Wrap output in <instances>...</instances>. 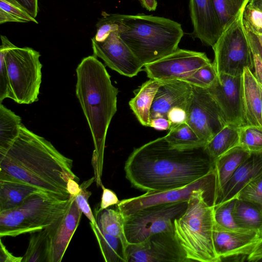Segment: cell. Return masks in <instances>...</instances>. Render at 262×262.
<instances>
[{
  "instance_id": "1",
  "label": "cell",
  "mask_w": 262,
  "mask_h": 262,
  "mask_svg": "<svg viewBox=\"0 0 262 262\" xmlns=\"http://www.w3.org/2000/svg\"><path fill=\"white\" fill-rule=\"evenodd\" d=\"M125 177L135 188L158 191L187 185L214 170V162L204 146L171 147L164 136L135 148L127 159Z\"/></svg>"
},
{
  "instance_id": "2",
  "label": "cell",
  "mask_w": 262,
  "mask_h": 262,
  "mask_svg": "<svg viewBox=\"0 0 262 262\" xmlns=\"http://www.w3.org/2000/svg\"><path fill=\"white\" fill-rule=\"evenodd\" d=\"M73 160L50 142L22 124L10 147L0 154V178L29 184L61 200L70 197L67 183L79 179L72 170Z\"/></svg>"
},
{
  "instance_id": "3",
  "label": "cell",
  "mask_w": 262,
  "mask_h": 262,
  "mask_svg": "<svg viewBox=\"0 0 262 262\" xmlns=\"http://www.w3.org/2000/svg\"><path fill=\"white\" fill-rule=\"evenodd\" d=\"M76 95L90 129L94 150L92 164L101 180L107 132L117 112L118 90L95 55L83 58L76 70Z\"/></svg>"
},
{
  "instance_id": "4",
  "label": "cell",
  "mask_w": 262,
  "mask_h": 262,
  "mask_svg": "<svg viewBox=\"0 0 262 262\" xmlns=\"http://www.w3.org/2000/svg\"><path fill=\"white\" fill-rule=\"evenodd\" d=\"M120 38L144 65L176 51L184 35L179 23L170 19L138 14H115Z\"/></svg>"
},
{
  "instance_id": "5",
  "label": "cell",
  "mask_w": 262,
  "mask_h": 262,
  "mask_svg": "<svg viewBox=\"0 0 262 262\" xmlns=\"http://www.w3.org/2000/svg\"><path fill=\"white\" fill-rule=\"evenodd\" d=\"M175 235L189 261L220 262L214 245V196L194 190L185 212L173 222Z\"/></svg>"
},
{
  "instance_id": "6",
  "label": "cell",
  "mask_w": 262,
  "mask_h": 262,
  "mask_svg": "<svg viewBox=\"0 0 262 262\" xmlns=\"http://www.w3.org/2000/svg\"><path fill=\"white\" fill-rule=\"evenodd\" d=\"M70 197L61 200L43 191L35 192L18 207L0 212V237L16 236L41 230L66 212Z\"/></svg>"
},
{
  "instance_id": "7",
  "label": "cell",
  "mask_w": 262,
  "mask_h": 262,
  "mask_svg": "<svg viewBox=\"0 0 262 262\" xmlns=\"http://www.w3.org/2000/svg\"><path fill=\"white\" fill-rule=\"evenodd\" d=\"M249 0H246L235 16L225 26L212 47L213 62L218 75L241 76L246 68L253 73V57L243 22V13Z\"/></svg>"
},
{
  "instance_id": "8",
  "label": "cell",
  "mask_w": 262,
  "mask_h": 262,
  "mask_svg": "<svg viewBox=\"0 0 262 262\" xmlns=\"http://www.w3.org/2000/svg\"><path fill=\"white\" fill-rule=\"evenodd\" d=\"M40 56L31 48L16 46L6 55L10 99L18 104H29L38 100L42 78Z\"/></svg>"
},
{
  "instance_id": "9",
  "label": "cell",
  "mask_w": 262,
  "mask_h": 262,
  "mask_svg": "<svg viewBox=\"0 0 262 262\" xmlns=\"http://www.w3.org/2000/svg\"><path fill=\"white\" fill-rule=\"evenodd\" d=\"M188 201L146 207L124 217V230L129 244H137L150 236L174 230V220L186 210Z\"/></svg>"
},
{
  "instance_id": "10",
  "label": "cell",
  "mask_w": 262,
  "mask_h": 262,
  "mask_svg": "<svg viewBox=\"0 0 262 262\" xmlns=\"http://www.w3.org/2000/svg\"><path fill=\"white\" fill-rule=\"evenodd\" d=\"M211 62L204 52L177 49L170 54L144 65L149 79L165 82L183 80Z\"/></svg>"
},
{
  "instance_id": "11",
  "label": "cell",
  "mask_w": 262,
  "mask_h": 262,
  "mask_svg": "<svg viewBox=\"0 0 262 262\" xmlns=\"http://www.w3.org/2000/svg\"><path fill=\"white\" fill-rule=\"evenodd\" d=\"M186 123L205 145L227 124L208 90L194 85L187 109Z\"/></svg>"
},
{
  "instance_id": "12",
  "label": "cell",
  "mask_w": 262,
  "mask_h": 262,
  "mask_svg": "<svg viewBox=\"0 0 262 262\" xmlns=\"http://www.w3.org/2000/svg\"><path fill=\"white\" fill-rule=\"evenodd\" d=\"M203 189L214 196L215 178L213 171L185 186L164 191H148L141 195L120 201L117 209L124 217L143 208L161 204L188 201L192 192Z\"/></svg>"
},
{
  "instance_id": "13",
  "label": "cell",
  "mask_w": 262,
  "mask_h": 262,
  "mask_svg": "<svg viewBox=\"0 0 262 262\" xmlns=\"http://www.w3.org/2000/svg\"><path fill=\"white\" fill-rule=\"evenodd\" d=\"M127 262H188L174 231L153 234L142 242L129 244Z\"/></svg>"
},
{
  "instance_id": "14",
  "label": "cell",
  "mask_w": 262,
  "mask_h": 262,
  "mask_svg": "<svg viewBox=\"0 0 262 262\" xmlns=\"http://www.w3.org/2000/svg\"><path fill=\"white\" fill-rule=\"evenodd\" d=\"M207 90L220 108L227 124L238 128L246 125L242 75L220 74L215 82Z\"/></svg>"
},
{
  "instance_id": "15",
  "label": "cell",
  "mask_w": 262,
  "mask_h": 262,
  "mask_svg": "<svg viewBox=\"0 0 262 262\" xmlns=\"http://www.w3.org/2000/svg\"><path fill=\"white\" fill-rule=\"evenodd\" d=\"M94 55L103 60L105 65L123 76H136L144 64L136 57L119 37L118 31L111 33L102 42L92 39Z\"/></svg>"
},
{
  "instance_id": "16",
  "label": "cell",
  "mask_w": 262,
  "mask_h": 262,
  "mask_svg": "<svg viewBox=\"0 0 262 262\" xmlns=\"http://www.w3.org/2000/svg\"><path fill=\"white\" fill-rule=\"evenodd\" d=\"M82 213L76 204L75 196L71 195V201L64 214L45 228L49 246L47 262L61 261L79 225Z\"/></svg>"
},
{
  "instance_id": "17",
  "label": "cell",
  "mask_w": 262,
  "mask_h": 262,
  "mask_svg": "<svg viewBox=\"0 0 262 262\" xmlns=\"http://www.w3.org/2000/svg\"><path fill=\"white\" fill-rule=\"evenodd\" d=\"M260 234L249 230H234L225 228L215 222L213 242L215 251L223 258L247 256L257 244Z\"/></svg>"
},
{
  "instance_id": "18",
  "label": "cell",
  "mask_w": 262,
  "mask_h": 262,
  "mask_svg": "<svg viewBox=\"0 0 262 262\" xmlns=\"http://www.w3.org/2000/svg\"><path fill=\"white\" fill-rule=\"evenodd\" d=\"M189 10L193 26L191 36L204 45L213 47L223 28L212 0H190Z\"/></svg>"
},
{
  "instance_id": "19",
  "label": "cell",
  "mask_w": 262,
  "mask_h": 262,
  "mask_svg": "<svg viewBox=\"0 0 262 262\" xmlns=\"http://www.w3.org/2000/svg\"><path fill=\"white\" fill-rule=\"evenodd\" d=\"M192 92V85L185 81L163 82L154 98L150 119L158 117L167 118L169 111L175 106L182 107L187 111Z\"/></svg>"
},
{
  "instance_id": "20",
  "label": "cell",
  "mask_w": 262,
  "mask_h": 262,
  "mask_svg": "<svg viewBox=\"0 0 262 262\" xmlns=\"http://www.w3.org/2000/svg\"><path fill=\"white\" fill-rule=\"evenodd\" d=\"M242 83L246 125L262 128V86L249 68L242 75Z\"/></svg>"
},
{
  "instance_id": "21",
  "label": "cell",
  "mask_w": 262,
  "mask_h": 262,
  "mask_svg": "<svg viewBox=\"0 0 262 262\" xmlns=\"http://www.w3.org/2000/svg\"><path fill=\"white\" fill-rule=\"evenodd\" d=\"M261 173L262 150L251 152L225 185L216 205L233 199L246 184Z\"/></svg>"
},
{
  "instance_id": "22",
  "label": "cell",
  "mask_w": 262,
  "mask_h": 262,
  "mask_svg": "<svg viewBox=\"0 0 262 262\" xmlns=\"http://www.w3.org/2000/svg\"><path fill=\"white\" fill-rule=\"evenodd\" d=\"M251 152L236 146L219 157L214 162L215 178L214 206L220 198L223 189L238 167L250 156Z\"/></svg>"
},
{
  "instance_id": "23",
  "label": "cell",
  "mask_w": 262,
  "mask_h": 262,
  "mask_svg": "<svg viewBox=\"0 0 262 262\" xmlns=\"http://www.w3.org/2000/svg\"><path fill=\"white\" fill-rule=\"evenodd\" d=\"M42 191L25 182L0 178V212L20 206L33 193Z\"/></svg>"
},
{
  "instance_id": "24",
  "label": "cell",
  "mask_w": 262,
  "mask_h": 262,
  "mask_svg": "<svg viewBox=\"0 0 262 262\" xmlns=\"http://www.w3.org/2000/svg\"><path fill=\"white\" fill-rule=\"evenodd\" d=\"M163 82L149 79L136 90L129 105L140 123L148 126L151 107L156 94Z\"/></svg>"
},
{
  "instance_id": "25",
  "label": "cell",
  "mask_w": 262,
  "mask_h": 262,
  "mask_svg": "<svg viewBox=\"0 0 262 262\" xmlns=\"http://www.w3.org/2000/svg\"><path fill=\"white\" fill-rule=\"evenodd\" d=\"M101 252L106 262H127L126 247L119 238L104 232L97 223H90Z\"/></svg>"
},
{
  "instance_id": "26",
  "label": "cell",
  "mask_w": 262,
  "mask_h": 262,
  "mask_svg": "<svg viewBox=\"0 0 262 262\" xmlns=\"http://www.w3.org/2000/svg\"><path fill=\"white\" fill-rule=\"evenodd\" d=\"M239 128L225 125L205 145L208 156L214 161L230 149L238 146Z\"/></svg>"
},
{
  "instance_id": "27",
  "label": "cell",
  "mask_w": 262,
  "mask_h": 262,
  "mask_svg": "<svg viewBox=\"0 0 262 262\" xmlns=\"http://www.w3.org/2000/svg\"><path fill=\"white\" fill-rule=\"evenodd\" d=\"M232 214L240 228L262 233V211L253 204L235 198Z\"/></svg>"
},
{
  "instance_id": "28",
  "label": "cell",
  "mask_w": 262,
  "mask_h": 262,
  "mask_svg": "<svg viewBox=\"0 0 262 262\" xmlns=\"http://www.w3.org/2000/svg\"><path fill=\"white\" fill-rule=\"evenodd\" d=\"M21 119L13 112L0 104V154L4 153L18 136Z\"/></svg>"
},
{
  "instance_id": "29",
  "label": "cell",
  "mask_w": 262,
  "mask_h": 262,
  "mask_svg": "<svg viewBox=\"0 0 262 262\" xmlns=\"http://www.w3.org/2000/svg\"><path fill=\"white\" fill-rule=\"evenodd\" d=\"M164 137L169 145L176 148L192 149L205 145V143L187 123L170 128Z\"/></svg>"
},
{
  "instance_id": "30",
  "label": "cell",
  "mask_w": 262,
  "mask_h": 262,
  "mask_svg": "<svg viewBox=\"0 0 262 262\" xmlns=\"http://www.w3.org/2000/svg\"><path fill=\"white\" fill-rule=\"evenodd\" d=\"M99 227L105 233L120 238L126 247L129 244L124 230L125 219L118 210L105 209L95 216Z\"/></svg>"
},
{
  "instance_id": "31",
  "label": "cell",
  "mask_w": 262,
  "mask_h": 262,
  "mask_svg": "<svg viewBox=\"0 0 262 262\" xmlns=\"http://www.w3.org/2000/svg\"><path fill=\"white\" fill-rule=\"evenodd\" d=\"M48 250V239L45 229L31 233L28 247L21 262H47Z\"/></svg>"
},
{
  "instance_id": "32",
  "label": "cell",
  "mask_w": 262,
  "mask_h": 262,
  "mask_svg": "<svg viewBox=\"0 0 262 262\" xmlns=\"http://www.w3.org/2000/svg\"><path fill=\"white\" fill-rule=\"evenodd\" d=\"M38 24L17 0H0V24L9 22Z\"/></svg>"
},
{
  "instance_id": "33",
  "label": "cell",
  "mask_w": 262,
  "mask_h": 262,
  "mask_svg": "<svg viewBox=\"0 0 262 262\" xmlns=\"http://www.w3.org/2000/svg\"><path fill=\"white\" fill-rule=\"evenodd\" d=\"M0 46V102L6 98H11L9 78L6 63L5 57L8 50L15 47L5 35H1Z\"/></svg>"
},
{
  "instance_id": "34",
  "label": "cell",
  "mask_w": 262,
  "mask_h": 262,
  "mask_svg": "<svg viewBox=\"0 0 262 262\" xmlns=\"http://www.w3.org/2000/svg\"><path fill=\"white\" fill-rule=\"evenodd\" d=\"M238 146L251 152L262 150V128L251 125L239 128Z\"/></svg>"
},
{
  "instance_id": "35",
  "label": "cell",
  "mask_w": 262,
  "mask_h": 262,
  "mask_svg": "<svg viewBox=\"0 0 262 262\" xmlns=\"http://www.w3.org/2000/svg\"><path fill=\"white\" fill-rule=\"evenodd\" d=\"M235 198L250 203L262 211V173L246 184Z\"/></svg>"
},
{
  "instance_id": "36",
  "label": "cell",
  "mask_w": 262,
  "mask_h": 262,
  "mask_svg": "<svg viewBox=\"0 0 262 262\" xmlns=\"http://www.w3.org/2000/svg\"><path fill=\"white\" fill-rule=\"evenodd\" d=\"M246 0H212L223 29L237 14Z\"/></svg>"
},
{
  "instance_id": "37",
  "label": "cell",
  "mask_w": 262,
  "mask_h": 262,
  "mask_svg": "<svg viewBox=\"0 0 262 262\" xmlns=\"http://www.w3.org/2000/svg\"><path fill=\"white\" fill-rule=\"evenodd\" d=\"M217 77L215 66L210 62L197 70L184 81L192 85L208 89L215 82Z\"/></svg>"
},
{
  "instance_id": "38",
  "label": "cell",
  "mask_w": 262,
  "mask_h": 262,
  "mask_svg": "<svg viewBox=\"0 0 262 262\" xmlns=\"http://www.w3.org/2000/svg\"><path fill=\"white\" fill-rule=\"evenodd\" d=\"M234 202L235 199H233L214 206L215 222L219 225L230 229L244 230L236 224L233 218L232 211Z\"/></svg>"
},
{
  "instance_id": "39",
  "label": "cell",
  "mask_w": 262,
  "mask_h": 262,
  "mask_svg": "<svg viewBox=\"0 0 262 262\" xmlns=\"http://www.w3.org/2000/svg\"><path fill=\"white\" fill-rule=\"evenodd\" d=\"M245 28L252 33L262 34V10L251 6L249 2L243 13Z\"/></svg>"
},
{
  "instance_id": "40",
  "label": "cell",
  "mask_w": 262,
  "mask_h": 262,
  "mask_svg": "<svg viewBox=\"0 0 262 262\" xmlns=\"http://www.w3.org/2000/svg\"><path fill=\"white\" fill-rule=\"evenodd\" d=\"M94 181H95V177L84 181L80 185V192L75 196V201L77 206L80 209L82 213L90 220V223L92 224L96 223V220L88 203V200L91 195V192L88 191L87 188Z\"/></svg>"
},
{
  "instance_id": "41",
  "label": "cell",
  "mask_w": 262,
  "mask_h": 262,
  "mask_svg": "<svg viewBox=\"0 0 262 262\" xmlns=\"http://www.w3.org/2000/svg\"><path fill=\"white\" fill-rule=\"evenodd\" d=\"M97 31L92 38L97 42L104 41L112 32L118 31L119 26L116 21L115 14H105L96 24Z\"/></svg>"
},
{
  "instance_id": "42",
  "label": "cell",
  "mask_w": 262,
  "mask_h": 262,
  "mask_svg": "<svg viewBox=\"0 0 262 262\" xmlns=\"http://www.w3.org/2000/svg\"><path fill=\"white\" fill-rule=\"evenodd\" d=\"M246 30L253 57V74L257 81L262 86V53L259 43L256 36L246 29Z\"/></svg>"
},
{
  "instance_id": "43",
  "label": "cell",
  "mask_w": 262,
  "mask_h": 262,
  "mask_svg": "<svg viewBox=\"0 0 262 262\" xmlns=\"http://www.w3.org/2000/svg\"><path fill=\"white\" fill-rule=\"evenodd\" d=\"M167 118L170 123V129L178 125L186 123L187 111L182 107L175 106L169 111L167 114Z\"/></svg>"
},
{
  "instance_id": "44",
  "label": "cell",
  "mask_w": 262,
  "mask_h": 262,
  "mask_svg": "<svg viewBox=\"0 0 262 262\" xmlns=\"http://www.w3.org/2000/svg\"><path fill=\"white\" fill-rule=\"evenodd\" d=\"M101 187L103 191L101 202L98 209L95 212V215L110 206L117 205L120 201L117 195L113 191L105 188L103 185Z\"/></svg>"
},
{
  "instance_id": "45",
  "label": "cell",
  "mask_w": 262,
  "mask_h": 262,
  "mask_svg": "<svg viewBox=\"0 0 262 262\" xmlns=\"http://www.w3.org/2000/svg\"><path fill=\"white\" fill-rule=\"evenodd\" d=\"M22 257H16L12 255L0 240V262H21Z\"/></svg>"
},
{
  "instance_id": "46",
  "label": "cell",
  "mask_w": 262,
  "mask_h": 262,
  "mask_svg": "<svg viewBox=\"0 0 262 262\" xmlns=\"http://www.w3.org/2000/svg\"><path fill=\"white\" fill-rule=\"evenodd\" d=\"M148 126L160 130H169L170 123L166 118L158 117L150 119Z\"/></svg>"
},
{
  "instance_id": "47",
  "label": "cell",
  "mask_w": 262,
  "mask_h": 262,
  "mask_svg": "<svg viewBox=\"0 0 262 262\" xmlns=\"http://www.w3.org/2000/svg\"><path fill=\"white\" fill-rule=\"evenodd\" d=\"M248 261H257L262 259V233L251 253L247 257Z\"/></svg>"
},
{
  "instance_id": "48",
  "label": "cell",
  "mask_w": 262,
  "mask_h": 262,
  "mask_svg": "<svg viewBox=\"0 0 262 262\" xmlns=\"http://www.w3.org/2000/svg\"><path fill=\"white\" fill-rule=\"evenodd\" d=\"M34 18L38 12V0H17Z\"/></svg>"
},
{
  "instance_id": "49",
  "label": "cell",
  "mask_w": 262,
  "mask_h": 262,
  "mask_svg": "<svg viewBox=\"0 0 262 262\" xmlns=\"http://www.w3.org/2000/svg\"><path fill=\"white\" fill-rule=\"evenodd\" d=\"M67 189L70 195L75 196L80 191V185L77 181L70 179L67 183Z\"/></svg>"
},
{
  "instance_id": "50",
  "label": "cell",
  "mask_w": 262,
  "mask_h": 262,
  "mask_svg": "<svg viewBox=\"0 0 262 262\" xmlns=\"http://www.w3.org/2000/svg\"><path fill=\"white\" fill-rule=\"evenodd\" d=\"M143 7L148 11H155L157 7L156 0H138Z\"/></svg>"
},
{
  "instance_id": "51",
  "label": "cell",
  "mask_w": 262,
  "mask_h": 262,
  "mask_svg": "<svg viewBox=\"0 0 262 262\" xmlns=\"http://www.w3.org/2000/svg\"><path fill=\"white\" fill-rule=\"evenodd\" d=\"M249 3L253 7L262 10V0H249Z\"/></svg>"
},
{
  "instance_id": "52",
  "label": "cell",
  "mask_w": 262,
  "mask_h": 262,
  "mask_svg": "<svg viewBox=\"0 0 262 262\" xmlns=\"http://www.w3.org/2000/svg\"><path fill=\"white\" fill-rule=\"evenodd\" d=\"M255 35L256 36V37L257 38V39H258V41L259 42V46L260 47V50H261V51L262 53V34H258V35L255 34Z\"/></svg>"
}]
</instances>
